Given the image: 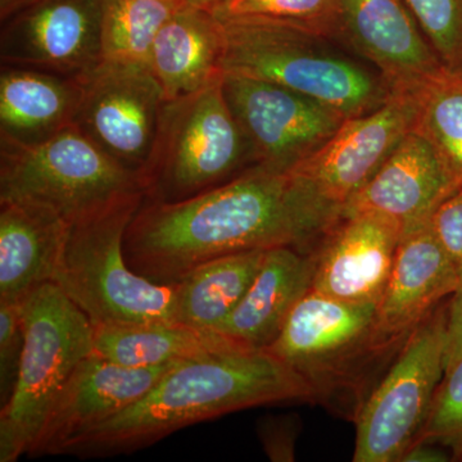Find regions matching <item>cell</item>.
Listing matches in <instances>:
<instances>
[{
  "label": "cell",
  "mask_w": 462,
  "mask_h": 462,
  "mask_svg": "<svg viewBox=\"0 0 462 462\" xmlns=\"http://www.w3.org/2000/svg\"><path fill=\"white\" fill-rule=\"evenodd\" d=\"M402 238L400 227L379 216H340L312 251V291L343 302L378 305Z\"/></svg>",
  "instance_id": "obj_15"
},
{
  "label": "cell",
  "mask_w": 462,
  "mask_h": 462,
  "mask_svg": "<svg viewBox=\"0 0 462 462\" xmlns=\"http://www.w3.org/2000/svg\"><path fill=\"white\" fill-rule=\"evenodd\" d=\"M254 166V151L227 105L221 78L189 96L166 100L143 189L152 202H180Z\"/></svg>",
  "instance_id": "obj_5"
},
{
  "label": "cell",
  "mask_w": 462,
  "mask_h": 462,
  "mask_svg": "<svg viewBox=\"0 0 462 462\" xmlns=\"http://www.w3.org/2000/svg\"><path fill=\"white\" fill-rule=\"evenodd\" d=\"M449 74L462 75V0H404Z\"/></svg>",
  "instance_id": "obj_27"
},
{
  "label": "cell",
  "mask_w": 462,
  "mask_h": 462,
  "mask_svg": "<svg viewBox=\"0 0 462 462\" xmlns=\"http://www.w3.org/2000/svg\"><path fill=\"white\" fill-rule=\"evenodd\" d=\"M181 2L187 5H194V7L214 9L225 0H181Z\"/></svg>",
  "instance_id": "obj_36"
},
{
  "label": "cell",
  "mask_w": 462,
  "mask_h": 462,
  "mask_svg": "<svg viewBox=\"0 0 462 462\" xmlns=\"http://www.w3.org/2000/svg\"><path fill=\"white\" fill-rule=\"evenodd\" d=\"M83 80L30 67L0 69V143L36 145L74 126Z\"/></svg>",
  "instance_id": "obj_21"
},
{
  "label": "cell",
  "mask_w": 462,
  "mask_h": 462,
  "mask_svg": "<svg viewBox=\"0 0 462 462\" xmlns=\"http://www.w3.org/2000/svg\"><path fill=\"white\" fill-rule=\"evenodd\" d=\"M217 17L224 75L281 85L346 120L375 111L394 94L373 66L314 29L269 18Z\"/></svg>",
  "instance_id": "obj_3"
},
{
  "label": "cell",
  "mask_w": 462,
  "mask_h": 462,
  "mask_svg": "<svg viewBox=\"0 0 462 462\" xmlns=\"http://www.w3.org/2000/svg\"><path fill=\"white\" fill-rule=\"evenodd\" d=\"M314 272L312 252L291 247L267 249L251 288L216 333L248 348H269L291 310L311 291Z\"/></svg>",
  "instance_id": "obj_19"
},
{
  "label": "cell",
  "mask_w": 462,
  "mask_h": 462,
  "mask_svg": "<svg viewBox=\"0 0 462 462\" xmlns=\"http://www.w3.org/2000/svg\"><path fill=\"white\" fill-rule=\"evenodd\" d=\"M223 89L256 165L276 171H291L311 157L346 121L309 97L258 79L224 75Z\"/></svg>",
  "instance_id": "obj_11"
},
{
  "label": "cell",
  "mask_w": 462,
  "mask_h": 462,
  "mask_svg": "<svg viewBox=\"0 0 462 462\" xmlns=\"http://www.w3.org/2000/svg\"><path fill=\"white\" fill-rule=\"evenodd\" d=\"M460 285V275L430 223L406 234L376 305L379 342L397 355L410 334L439 303L454 296Z\"/></svg>",
  "instance_id": "obj_18"
},
{
  "label": "cell",
  "mask_w": 462,
  "mask_h": 462,
  "mask_svg": "<svg viewBox=\"0 0 462 462\" xmlns=\"http://www.w3.org/2000/svg\"><path fill=\"white\" fill-rule=\"evenodd\" d=\"M248 348L216 331L182 324L94 327L93 354L127 367H157Z\"/></svg>",
  "instance_id": "obj_23"
},
{
  "label": "cell",
  "mask_w": 462,
  "mask_h": 462,
  "mask_svg": "<svg viewBox=\"0 0 462 462\" xmlns=\"http://www.w3.org/2000/svg\"><path fill=\"white\" fill-rule=\"evenodd\" d=\"M293 401L315 402L312 389L269 349L239 348L180 361L144 397L75 438L63 454L129 452L197 422Z\"/></svg>",
  "instance_id": "obj_2"
},
{
  "label": "cell",
  "mask_w": 462,
  "mask_h": 462,
  "mask_svg": "<svg viewBox=\"0 0 462 462\" xmlns=\"http://www.w3.org/2000/svg\"><path fill=\"white\" fill-rule=\"evenodd\" d=\"M32 2V0H0V20L18 11V9L25 7L26 5Z\"/></svg>",
  "instance_id": "obj_35"
},
{
  "label": "cell",
  "mask_w": 462,
  "mask_h": 462,
  "mask_svg": "<svg viewBox=\"0 0 462 462\" xmlns=\"http://www.w3.org/2000/svg\"><path fill=\"white\" fill-rule=\"evenodd\" d=\"M212 11L224 17L284 21L329 36L334 0H225Z\"/></svg>",
  "instance_id": "obj_29"
},
{
  "label": "cell",
  "mask_w": 462,
  "mask_h": 462,
  "mask_svg": "<svg viewBox=\"0 0 462 462\" xmlns=\"http://www.w3.org/2000/svg\"><path fill=\"white\" fill-rule=\"evenodd\" d=\"M415 442L443 447L452 461H462V357L443 375Z\"/></svg>",
  "instance_id": "obj_28"
},
{
  "label": "cell",
  "mask_w": 462,
  "mask_h": 462,
  "mask_svg": "<svg viewBox=\"0 0 462 462\" xmlns=\"http://www.w3.org/2000/svg\"><path fill=\"white\" fill-rule=\"evenodd\" d=\"M375 311L376 305L343 302L311 289L267 349L306 380L315 402H354L358 412L376 367L393 356L379 342Z\"/></svg>",
  "instance_id": "obj_6"
},
{
  "label": "cell",
  "mask_w": 462,
  "mask_h": 462,
  "mask_svg": "<svg viewBox=\"0 0 462 462\" xmlns=\"http://www.w3.org/2000/svg\"><path fill=\"white\" fill-rule=\"evenodd\" d=\"M260 437L264 451L273 461H293L296 425L291 419H270L263 421Z\"/></svg>",
  "instance_id": "obj_32"
},
{
  "label": "cell",
  "mask_w": 462,
  "mask_h": 462,
  "mask_svg": "<svg viewBox=\"0 0 462 462\" xmlns=\"http://www.w3.org/2000/svg\"><path fill=\"white\" fill-rule=\"evenodd\" d=\"M340 212L294 171L256 165L180 202L144 199L125 234L134 273L173 284L212 258L252 249L312 252Z\"/></svg>",
  "instance_id": "obj_1"
},
{
  "label": "cell",
  "mask_w": 462,
  "mask_h": 462,
  "mask_svg": "<svg viewBox=\"0 0 462 462\" xmlns=\"http://www.w3.org/2000/svg\"><path fill=\"white\" fill-rule=\"evenodd\" d=\"M452 461L451 455L443 447L428 442H415L410 446L401 462H445Z\"/></svg>",
  "instance_id": "obj_34"
},
{
  "label": "cell",
  "mask_w": 462,
  "mask_h": 462,
  "mask_svg": "<svg viewBox=\"0 0 462 462\" xmlns=\"http://www.w3.org/2000/svg\"><path fill=\"white\" fill-rule=\"evenodd\" d=\"M449 298L410 334L358 410L355 462H401L420 433L445 375Z\"/></svg>",
  "instance_id": "obj_9"
},
{
  "label": "cell",
  "mask_w": 462,
  "mask_h": 462,
  "mask_svg": "<svg viewBox=\"0 0 462 462\" xmlns=\"http://www.w3.org/2000/svg\"><path fill=\"white\" fill-rule=\"evenodd\" d=\"M420 93H394L370 114L348 118L338 132L294 171L328 205L343 208L412 132L420 114Z\"/></svg>",
  "instance_id": "obj_13"
},
{
  "label": "cell",
  "mask_w": 462,
  "mask_h": 462,
  "mask_svg": "<svg viewBox=\"0 0 462 462\" xmlns=\"http://www.w3.org/2000/svg\"><path fill=\"white\" fill-rule=\"evenodd\" d=\"M430 226L462 282V188L440 203L430 217Z\"/></svg>",
  "instance_id": "obj_31"
},
{
  "label": "cell",
  "mask_w": 462,
  "mask_h": 462,
  "mask_svg": "<svg viewBox=\"0 0 462 462\" xmlns=\"http://www.w3.org/2000/svg\"><path fill=\"white\" fill-rule=\"evenodd\" d=\"M18 306L25 348L14 394L0 407V462L30 455L60 392L93 354V324L53 282Z\"/></svg>",
  "instance_id": "obj_7"
},
{
  "label": "cell",
  "mask_w": 462,
  "mask_h": 462,
  "mask_svg": "<svg viewBox=\"0 0 462 462\" xmlns=\"http://www.w3.org/2000/svg\"><path fill=\"white\" fill-rule=\"evenodd\" d=\"M105 0H32L0 20L2 65L83 79L103 62Z\"/></svg>",
  "instance_id": "obj_14"
},
{
  "label": "cell",
  "mask_w": 462,
  "mask_h": 462,
  "mask_svg": "<svg viewBox=\"0 0 462 462\" xmlns=\"http://www.w3.org/2000/svg\"><path fill=\"white\" fill-rule=\"evenodd\" d=\"M175 364L127 367L88 356L60 392L29 456L63 454L75 438L144 397Z\"/></svg>",
  "instance_id": "obj_17"
},
{
  "label": "cell",
  "mask_w": 462,
  "mask_h": 462,
  "mask_svg": "<svg viewBox=\"0 0 462 462\" xmlns=\"http://www.w3.org/2000/svg\"><path fill=\"white\" fill-rule=\"evenodd\" d=\"M138 190L141 180L75 126L29 147L0 143V203L48 207L69 225Z\"/></svg>",
  "instance_id": "obj_8"
},
{
  "label": "cell",
  "mask_w": 462,
  "mask_h": 462,
  "mask_svg": "<svg viewBox=\"0 0 462 462\" xmlns=\"http://www.w3.org/2000/svg\"><path fill=\"white\" fill-rule=\"evenodd\" d=\"M460 188L430 139L413 129L346 203L342 216H379L404 236L430 223L440 203Z\"/></svg>",
  "instance_id": "obj_16"
},
{
  "label": "cell",
  "mask_w": 462,
  "mask_h": 462,
  "mask_svg": "<svg viewBox=\"0 0 462 462\" xmlns=\"http://www.w3.org/2000/svg\"><path fill=\"white\" fill-rule=\"evenodd\" d=\"M462 357V282L448 300L445 373Z\"/></svg>",
  "instance_id": "obj_33"
},
{
  "label": "cell",
  "mask_w": 462,
  "mask_h": 462,
  "mask_svg": "<svg viewBox=\"0 0 462 462\" xmlns=\"http://www.w3.org/2000/svg\"><path fill=\"white\" fill-rule=\"evenodd\" d=\"M81 80L74 126L142 182L166 102L162 88L148 66L107 60Z\"/></svg>",
  "instance_id": "obj_10"
},
{
  "label": "cell",
  "mask_w": 462,
  "mask_h": 462,
  "mask_svg": "<svg viewBox=\"0 0 462 462\" xmlns=\"http://www.w3.org/2000/svg\"><path fill=\"white\" fill-rule=\"evenodd\" d=\"M329 36L394 93H420L448 72L404 0H334Z\"/></svg>",
  "instance_id": "obj_12"
},
{
  "label": "cell",
  "mask_w": 462,
  "mask_h": 462,
  "mask_svg": "<svg viewBox=\"0 0 462 462\" xmlns=\"http://www.w3.org/2000/svg\"><path fill=\"white\" fill-rule=\"evenodd\" d=\"M25 331L20 306L0 300V404H7L23 363Z\"/></svg>",
  "instance_id": "obj_30"
},
{
  "label": "cell",
  "mask_w": 462,
  "mask_h": 462,
  "mask_svg": "<svg viewBox=\"0 0 462 462\" xmlns=\"http://www.w3.org/2000/svg\"><path fill=\"white\" fill-rule=\"evenodd\" d=\"M415 129L430 139L462 188V75L446 72L421 91Z\"/></svg>",
  "instance_id": "obj_26"
},
{
  "label": "cell",
  "mask_w": 462,
  "mask_h": 462,
  "mask_svg": "<svg viewBox=\"0 0 462 462\" xmlns=\"http://www.w3.org/2000/svg\"><path fill=\"white\" fill-rule=\"evenodd\" d=\"M184 5L181 0H105L103 60L148 66L158 32Z\"/></svg>",
  "instance_id": "obj_25"
},
{
  "label": "cell",
  "mask_w": 462,
  "mask_h": 462,
  "mask_svg": "<svg viewBox=\"0 0 462 462\" xmlns=\"http://www.w3.org/2000/svg\"><path fill=\"white\" fill-rule=\"evenodd\" d=\"M144 199L134 191L69 224L53 284L93 327L179 324L178 284L149 281L125 257V234Z\"/></svg>",
  "instance_id": "obj_4"
},
{
  "label": "cell",
  "mask_w": 462,
  "mask_h": 462,
  "mask_svg": "<svg viewBox=\"0 0 462 462\" xmlns=\"http://www.w3.org/2000/svg\"><path fill=\"white\" fill-rule=\"evenodd\" d=\"M223 25L215 12L184 5L158 32L148 67L172 100L223 78Z\"/></svg>",
  "instance_id": "obj_22"
},
{
  "label": "cell",
  "mask_w": 462,
  "mask_h": 462,
  "mask_svg": "<svg viewBox=\"0 0 462 462\" xmlns=\"http://www.w3.org/2000/svg\"><path fill=\"white\" fill-rule=\"evenodd\" d=\"M267 249L236 252L194 267L176 282V320L196 329L215 331L251 288Z\"/></svg>",
  "instance_id": "obj_24"
},
{
  "label": "cell",
  "mask_w": 462,
  "mask_h": 462,
  "mask_svg": "<svg viewBox=\"0 0 462 462\" xmlns=\"http://www.w3.org/2000/svg\"><path fill=\"white\" fill-rule=\"evenodd\" d=\"M69 225L48 207L0 203V300L20 305L53 282Z\"/></svg>",
  "instance_id": "obj_20"
}]
</instances>
